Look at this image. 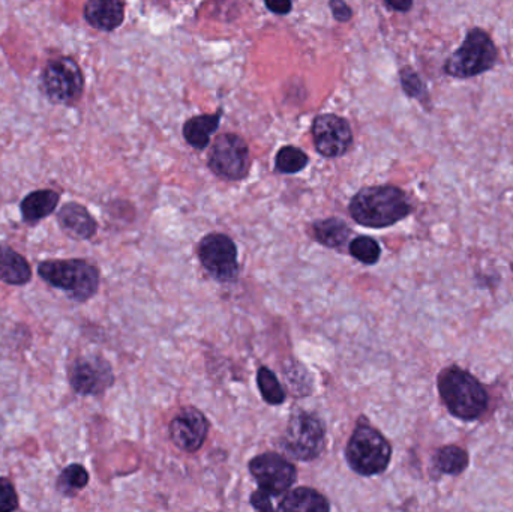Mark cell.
I'll return each instance as SVG.
<instances>
[{
    "instance_id": "15",
    "label": "cell",
    "mask_w": 513,
    "mask_h": 512,
    "mask_svg": "<svg viewBox=\"0 0 513 512\" xmlns=\"http://www.w3.org/2000/svg\"><path fill=\"white\" fill-rule=\"evenodd\" d=\"M84 19L98 31L111 32L122 25L125 7L122 0H87Z\"/></svg>"
},
{
    "instance_id": "7",
    "label": "cell",
    "mask_w": 513,
    "mask_h": 512,
    "mask_svg": "<svg viewBox=\"0 0 513 512\" xmlns=\"http://www.w3.org/2000/svg\"><path fill=\"white\" fill-rule=\"evenodd\" d=\"M41 83L48 100L60 106H72L83 95V71L71 58L48 62L42 71Z\"/></svg>"
},
{
    "instance_id": "28",
    "label": "cell",
    "mask_w": 513,
    "mask_h": 512,
    "mask_svg": "<svg viewBox=\"0 0 513 512\" xmlns=\"http://www.w3.org/2000/svg\"><path fill=\"white\" fill-rule=\"evenodd\" d=\"M329 5L330 10H332L333 17H335L338 22H348V20L351 19V16H353V11H351L350 7L345 4L344 0H330Z\"/></svg>"
},
{
    "instance_id": "18",
    "label": "cell",
    "mask_w": 513,
    "mask_h": 512,
    "mask_svg": "<svg viewBox=\"0 0 513 512\" xmlns=\"http://www.w3.org/2000/svg\"><path fill=\"white\" fill-rule=\"evenodd\" d=\"M279 511L326 512L330 503L318 491L308 487H299L290 491L278 505Z\"/></svg>"
},
{
    "instance_id": "11",
    "label": "cell",
    "mask_w": 513,
    "mask_h": 512,
    "mask_svg": "<svg viewBox=\"0 0 513 512\" xmlns=\"http://www.w3.org/2000/svg\"><path fill=\"white\" fill-rule=\"evenodd\" d=\"M249 472L254 476L260 490L270 496L285 493L296 482L297 470L290 461L278 454L257 455L249 463Z\"/></svg>"
},
{
    "instance_id": "31",
    "label": "cell",
    "mask_w": 513,
    "mask_h": 512,
    "mask_svg": "<svg viewBox=\"0 0 513 512\" xmlns=\"http://www.w3.org/2000/svg\"><path fill=\"white\" fill-rule=\"evenodd\" d=\"M384 4L390 10L398 11V13H408L413 7V0H384Z\"/></svg>"
},
{
    "instance_id": "1",
    "label": "cell",
    "mask_w": 513,
    "mask_h": 512,
    "mask_svg": "<svg viewBox=\"0 0 513 512\" xmlns=\"http://www.w3.org/2000/svg\"><path fill=\"white\" fill-rule=\"evenodd\" d=\"M351 218L360 226L383 229L410 215L407 194L393 185H377L360 190L348 206Z\"/></svg>"
},
{
    "instance_id": "14",
    "label": "cell",
    "mask_w": 513,
    "mask_h": 512,
    "mask_svg": "<svg viewBox=\"0 0 513 512\" xmlns=\"http://www.w3.org/2000/svg\"><path fill=\"white\" fill-rule=\"evenodd\" d=\"M57 223L68 238L87 241L98 232V224L80 203H66L57 212Z\"/></svg>"
},
{
    "instance_id": "27",
    "label": "cell",
    "mask_w": 513,
    "mask_h": 512,
    "mask_svg": "<svg viewBox=\"0 0 513 512\" xmlns=\"http://www.w3.org/2000/svg\"><path fill=\"white\" fill-rule=\"evenodd\" d=\"M18 508L20 505L14 484L8 478H0V511H17Z\"/></svg>"
},
{
    "instance_id": "4",
    "label": "cell",
    "mask_w": 513,
    "mask_h": 512,
    "mask_svg": "<svg viewBox=\"0 0 513 512\" xmlns=\"http://www.w3.org/2000/svg\"><path fill=\"white\" fill-rule=\"evenodd\" d=\"M498 50L488 32L474 28L465 35L464 43L447 59L444 73L455 79H471L495 67Z\"/></svg>"
},
{
    "instance_id": "24",
    "label": "cell",
    "mask_w": 513,
    "mask_h": 512,
    "mask_svg": "<svg viewBox=\"0 0 513 512\" xmlns=\"http://www.w3.org/2000/svg\"><path fill=\"white\" fill-rule=\"evenodd\" d=\"M308 155L294 146H285L276 154L275 167L279 173L293 175L308 166Z\"/></svg>"
},
{
    "instance_id": "2",
    "label": "cell",
    "mask_w": 513,
    "mask_h": 512,
    "mask_svg": "<svg viewBox=\"0 0 513 512\" xmlns=\"http://www.w3.org/2000/svg\"><path fill=\"white\" fill-rule=\"evenodd\" d=\"M437 385L444 406L456 418L474 421L488 409L489 395L482 383L456 365L438 374Z\"/></svg>"
},
{
    "instance_id": "12",
    "label": "cell",
    "mask_w": 513,
    "mask_h": 512,
    "mask_svg": "<svg viewBox=\"0 0 513 512\" xmlns=\"http://www.w3.org/2000/svg\"><path fill=\"white\" fill-rule=\"evenodd\" d=\"M315 149L326 158L347 154L353 146V133L345 119L336 115H321L312 124Z\"/></svg>"
},
{
    "instance_id": "13",
    "label": "cell",
    "mask_w": 513,
    "mask_h": 512,
    "mask_svg": "<svg viewBox=\"0 0 513 512\" xmlns=\"http://www.w3.org/2000/svg\"><path fill=\"white\" fill-rule=\"evenodd\" d=\"M168 431H170V439L177 448L185 452H195L206 440L209 422L200 410L186 407L174 416Z\"/></svg>"
},
{
    "instance_id": "5",
    "label": "cell",
    "mask_w": 513,
    "mask_h": 512,
    "mask_svg": "<svg viewBox=\"0 0 513 512\" xmlns=\"http://www.w3.org/2000/svg\"><path fill=\"white\" fill-rule=\"evenodd\" d=\"M345 457L351 469L359 475H380L389 466L392 446L380 431L369 425H359L348 440Z\"/></svg>"
},
{
    "instance_id": "29",
    "label": "cell",
    "mask_w": 513,
    "mask_h": 512,
    "mask_svg": "<svg viewBox=\"0 0 513 512\" xmlns=\"http://www.w3.org/2000/svg\"><path fill=\"white\" fill-rule=\"evenodd\" d=\"M251 505L258 509V511H272L273 509L272 502H270V494L263 490L255 491L252 494Z\"/></svg>"
},
{
    "instance_id": "8",
    "label": "cell",
    "mask_w": 513,
    "mask_h": 512,
    "mask_svg": "<svg viewBox=\"0 0 513 512\" xmlns=\"http://www.w3.org/2000/svg\"><path fill=\"white\" fill-rule=\"evenodd\" d=\"M249 166L251 158L245 140L230 133L216 137L209 157L210 170L216 176L227 181H240L248 175Z\"/></svg>"
},
{
    "instance_id": "17",
    "label": "cell",
    "mask_w": 513,
    "mask_h": 512,
    "mask_svg": "<svg viewBox=\"0 0 513 512\" xmlns=\"http://www.w3.org/2000/svg\"><path fill=\"white\" fill-rule=\"evenodd\" d=\"M60 194L53 190H38L20 203L21 217L27 224H36L50 217L59 205Z\"/></svg>"
},
{
    "instance_id": "26",
    "label": "cell",
    "mask_w": 513,
    "mask_h": 512,
    "mask_svg": "<svg viewBox=\"0 0 513 512\" xmlns=\"http://www.w3.org/2000/svg\"><path fill=\"white\" fill-rule=\"evenodd\" d=\"M401 83L408 97L417 98V100L426 97L425 85L417 76L416 71L411 70V68H404L401 71Z\"/></svg>"
},
{
    "instance_id": "21",
    "label": "cell",
    "mask_w": 513,
    "mask_h": 512,
    "mask_svg": "<svg viewBox=\"0 0 513 512\" xmlns=\"http://www.w3.org/2000/svg\"><path fill=\"white\" fill-rule=\"evenodd\" d=\"M89 484V472L81 464L74 463L66 466L56 479V490L62 496L74 497Z\"/></svg>"
},
{
    "instance_id": "6",
    "label": "cell",
    "mask_w": 513,
    "mask_h": 512,
    "mask_svg": "<svg viewBox=\"0 0 513 512\" xmlns=\"http://www.w3.org/2000/svg\"><path fill=\"white\" fill-rule=\"evenodd\" d=\"M326 443L324 425L311 413L297 412L291 415L281 446L290 457L300 461H311L323 452Z\"/></svg>"
},
{
    "instance_id": "23",
    "label": "cell",
    "mask_w": 513,
    "mask_h": 512,
    "mask_svg": "<svg viewBox=\"0 0 513 512\" xmlns=\"http://www.w3.org/2000/svg\"><path fill=\"white\" fill-rule=\"evenodd\" d=\"M257 385L266 403L272 404V406H278V404L284 403V388H282L278 377L275 376L272 370L261 367L257 373Z\"/></svg>"
},
{
    "instance_id": "19",
    "label": "cell",
    "mask_w": 513,
    "mask_h": 512,
    "mask_svg": "<svg viewBox=\"0 0 513 512\" xmlns=\"http://www.w3.org/2000/svg\"><path fill=\"white\" fill-rule=\"evenodd\" d=\"M221 116L222 112H216L215 115H201L189 119L183 125V137L186 142L198 151L206 149L209 146L210 136L218 130Z\"/></svg>"
},
{
    "instance_id": "25",
    "label": "cell",
    "mask_w": 513,
    "mask_h": 512,
    "mask_svg": "<svg viewBox=\"0 0 513 512\" xmlns=\"http://www.w3.org/2000/svg\"><path fill=\"white\" fill-rule=\"evenodd\" d=\"M350 254L365 265H374L381 256V248L375 239L359 236L350 244Z\"/></svg>"
},
{
    "instance_id": "30",
    "label": "cell",
    "mask_w": 513,
    "mask_h": 512,
    "mask_svg": "<svg viewBox=\"0 0 513 512\" xmlns=\"http://www.w3.org/2000/svg\"><path fill=\"white\" fill-rule=\"evenodd\" d=\"M264 4L272 13L278 14V16H285L293 8L291 0H264Z\"/></svg>"
},
{
    "instance_id": "10",
    "label": "cell",
    "mask_w": 513,
    "mask_h": 512,
    "mask_svg": "<svg viewBox=\"0 0 513 512\" xmlns=\"http://www.w3.org/2000/svg\"><path fill=\"white\" fill-rule=\"evenodd\" d=\"M68 380L78 395H101L114 383L110 362L102 356H80L68 368Z\"/></svg>"
},
{
    "instance_id": "9",
    "label": "cell",
    "mask_w": 513,
    "mask_h": 512,
    "mask_svg": "<svg viewBox=\"0 0 513 512\" xmlns=\"http://www.w3.org/2000/svg\"><path fill=\"white\" fill-rule=\"evenodd\" d=\"M203 268L219 283H231L239 274L236 244L221 233L204 236L198 245Z\"/></svg>"
},
{
    "instance_id": "3",
    "label": "cell",
    "mask_w": 513,
    "mask_h": 512,
    "mask_svg": "<svg viewBox=\"0 0 513 512\" xmlns=\"http://www.w3.org/2000/svg\"><path fill=\"white\" fill-rule=\"evenodd\" d=\"M38 275L75 302L89 301L99 289L98 268L83 259L45 260L38 265Z\"/></svg>"
},
{
    "instance_id": "20",
    "label": "cell",
    "mask_w": 513,
    "mask_h": 512,
    "mask_svg": "<svg viewBox=\"0 0 513 512\" xmlns=\"http://www.w3.org/2000/svg\"><path fill=\"white\" fill-rule=\"evenodd\" d=\"M312 230H314V238L321 245L329 248L344 247L351 236L350 227L339 218H326V220L317 221Z\"/></svg>"
},
{
    "instance_id": "16",
    "label": "cell",
    "mask_w": 513,
    "mask_h": 512,
    "mask_svg": "<svg viewBox=\"0 0 513 512\" xmlns=\"http://www.w3.org/2000/svg\"><path fill=\"white\" fill-rule=\"evenodd\" d=\"M32 280V268L26 257L8 245L0 244V283L24 286Z\"/></svg>"
},
{
    "instance_id": "22",
    "label": "cell",
    "mask_w": 513,
    "mask_h": 512,
    "mask_svg": "<svg viewBox=\"0 0 513 512\" xmlns=\"http://www.w3.org/2000/svg\"><path fill=\"white\" fill-rule=\"evenodd\" d=\"M434 466L447 475H459L467 469L468 454L459 446H443L434 454Z\"/></svg>"
}]
</instances>
